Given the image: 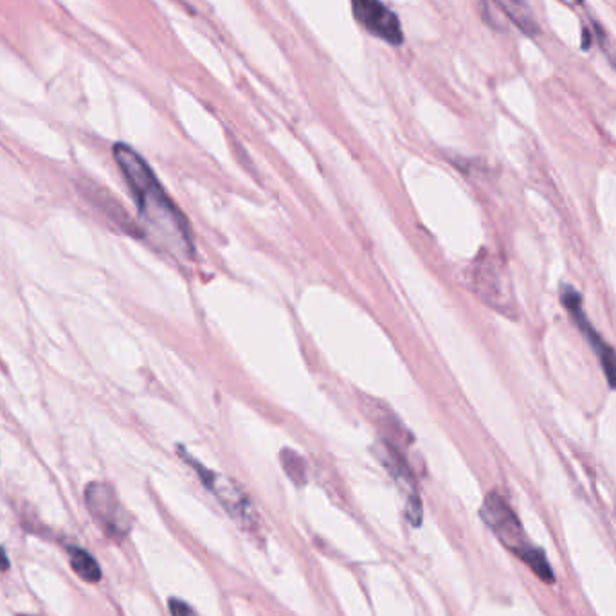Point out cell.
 <instances>
[{"label":"cell","mask_w":616,"mask_h":616,"mask_svg":"<svg viewBox=\"0 0 616 616\" xmlns=\"http://www.w3.org/2000/svg\"><path fill=\"white\" fill-rule=\"evenodd\" d=\"M114 159L125 175V181L136 199L139 215L155 244L177 260H190L195 245L188 220L168 197L152 168L134 148L125 143L114 146Z\"/></svg>","instance_id":"1"},{"label":"cell","mask_w":616,"mask_h":616,"mask_svg":"<svg viewBox=\"0 0 616 616\" xmlns=\"http://www.w3.org/2000/svg\"><path fill=\"white\" fill-rule=\"evenodd\" d=\"M480 514L485 525L489 526L492 534L498 537L499 543L503 544L508 552L517 555L543 582L548 584L555 582L552 566L543 550L535 548L534 544L528 541L525 528L521 525L516 512L498 492H490L485 498Z\"/></svg>","instance_id":"2"},{"label":"cell","mask_w":616,"mask_h":616,"mask_svg":"<svg viewBox=\"0 0 616 616\" xmlns=\"http://www.w3.org/2000/svg\"><path fill=\"white\" fill-rule=\"evenodd\" d=\"M85 503L92 519L103 530V534L109 535L112 539H123L130 534L132 517L109 483L103 481L89 483L85 489Z\"/></svg>","instance_id":"3"},{"label":"cell","mask_w":616,"mask_h":616,"mask_svg":"<svg viewBox=\"0 0 616 616\" xmlns=\"http://www.w3.org/2000/svg\"><path fill=\"white\" fill-rule=\"evenodd\" d=\"M559 296H561L562 305L573 319V323L582 332V336L586 337L593 354L597 355L609 388L616 390V352L611 346L607 345L604 337L600 336L595 327L591 325V321L582 308V296H580L579 290L571 287L568 283H564V285H561Z\"/></svg>","instance_id":"4"},{"label":"cell","mask_w":616,"mask_h":616,"mask_svg":"<svg viewBox=\"0 0 616 616\" xmlns=\"http://www.w3.org/2000/svg\"><path fill=\"white\" fill-rule=\"evenodd\" d=\"M190 463L195 465L200 480L204 481V485L215 494V498L220 501V505L226 508L227 514L238 521V525L244 526V528H253L256 525V512H254L253 505L236 483H233L226 476H220L217 472L204 469L199 463Z\"/></svg>","instance_id":"5"},{"label":"cell","mask_w":616,"mask_h":616,"mask_svg":"<svg viewBox=\"0 0 616 616\" xmlns=\"http://www.w3.org/2000/svg\"><path fill=\"white\" fill-rule=\"evenodd\" d=\"M474 287L487 305L496 310H508L514 305L512 290L503 265L490 254H483L474 267Z\"/></svg>","instance_id":"6"},{"label":"cell","mask_w":616,"mask_h":616,"mask_svg":"<svg viewBox=\"0 0 616 616\" xmlns=\"http://www.w3.org/2000/svg\"><path fill=\"white\" fill-rule=\"evenodd\" d=\"M354 17L373 37L381 38L391 46L404 42L400 20L381 0H350Z\"/></svg>","instance_id":"7"},{"label":"cell","mask_w":616,"mask_h":616,"mask_svg":"<svg viewBox=\"0 0 616 616\" xmlns=\"http://www.w3.org/2000/svg\"><path fill=\"white\" fill-rule=\"evenodd\" d=\"M379 458L384 463V467L390 472L391 478L399 485L400 492L404 494L409 523L413 526L420 525V521H422V505H420V496H418L417 481H415V476H413V472L409 469L404 454L400 453L399 445L391 444L388 440H384L381 445V451H379Z\"/></svg>","instance_id":"8"},{"label":"cell","mask_w":616,"mask_h":616,"mask_svg":"<svg viewBox=\"0 0 616 616\" xmlns=\"http://www.w3.org/2000/svg\"><path fill=\"white\" fill-rule=\"evenodd\" d=\"M494 2L498 4L508 19L512 20L517 28L521 29L526 35H535L539 31L532 11L523 0H494Z\"/></svg>","instance_id":"9"},{"label":"cell","mask_w":616,"mask_h":616,"mask_svg":"<svg viewBox=\"0 0 616 616\" xmlns=\"http://www.w3.org/2000/svg\"><path fill=\"white\" fill-rule=\"evenodd\" d=\"M69 557H71V568L80 579L96 584L101 580V568L98 561L92 557L87 550H82L78 546H69Z\"/></svg>","instance_id":"10"},{"label":"cell","mask_w":616,"mask_h":616,"mask_svg":"<svg viewBox=\"0 0 616 616\" xmlns=\"http://www.w3.org/2000/svg\"><path fill=\"white\" fill-rule=\"evenodd\" d=\"M281 463H283V469L289 474L290 480L298 485H303L307 480V467L305 462L299 458L298 454L292 453V451H285L281 454Z\"/></svg>","instance_id":"11"},{"label":"cell","mask_w":616,"mask_h":616,"mask_svg":"<svg viewBox=\"0 0 616 616\" xmlns=\"http://www.w3.org/2000/svg\"><path fill=\"white\" fill-rule=\"evenodd\" d=\"M170 611H172V616H197V613L186 602L177 600V598L170 600Z\"/></svg>","instance_id":"12"},{"label":"cell","mask_w":616,"mask_h":616,"mask_svg":"<svg viewBox=\"0 0 616 616\" xmlns=\"http://www.w3.org/2000/svg\"><path fill=\"white\" fill-rule=\"evenodd\" d=\"M10 570V559L8 553L0 546V571Z\"/></svg>","instance_id":"13"}]
</instances>
